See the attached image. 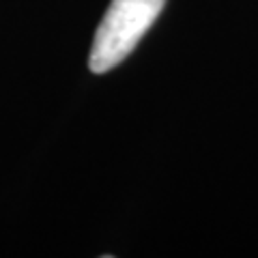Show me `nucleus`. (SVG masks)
I'll return each mask as SVG.
<instances>
[{
    "mask_svg": "<svg viewBox=\"0 0 258 258\" xmlns=\"http://www.w3.org/2000/svg\"><path fill=\"white\" fill-rule=\"evenodd\" d=\"M164 5L166 0H112L88 56L93 74H106L123 62L153 26Z\"/></svg>",
    "mask_w": 258,
    "mask_h": 258,
    "instance_id": "obj_1",
    "label": "nucleus"
}]
</instances>
